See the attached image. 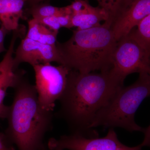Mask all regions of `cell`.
<instances>
[{"instance_id": "obj_5", "label": "cell", "mask_w": 150, "mask_h": 150, "mask_svg": "<svg viewBox=\"0 0 150 150\" xmlns=\"http://www.w3.org/2000/svg\"><path fill=\"white\" fill-rule=\"evenodd\" d=\"M35 89L40 107L53 111L55 102L59 100L67 86L70 70L63 65L55 66L51 63L35 65Z\"/></svg>"}, {"instance_id": "obj_19", "label": "cell", "mask_w": 150, "mask_h": 150, "mask_svg": "<svg viewBox=\"0 0 150 150\" xmlns=\"http://www.w3.org/2000/svg\"><path fill=\"white\" fill-rule=\"evenodd\" d=\"M0 150H15L5 134L0 133Z\"/></svg>"}, {"instance_id": "obj_1", "label": "cell", "mask_w": 150, "mask_h": 150, "mask_svg": "<svg viewBox=\"0 0 150 150\" xmlns=\"http://www.w3.org/2000/svg\"><path fill=\"white\" fill-rule=\"evenodd\" d=\"M123 82L111 69L99 73L82 74L71 70L67 86L59 99L57 117L65 121L71 134L98 137L90 126L97 113L104 107Z\"/></svg>"}, {"instance_id": "obj_17", "label": "cell", "mask_w": 150, "mask_h": 150, "mask_svg": "<svg viewBox=\"0 0 150 150\" xmlns=\"http://www.w3.org/2000/svg\"><path fill=\"white\" fill-rule=\"evenodd\" d=\"M36 20L54 31L59 32V30L62 28L59 24L58 16Z\"/></svg>"}, {"instance_id": "obj_12", "label": "cell", "mask_w": 150, "mask_h": 150, "mask_svg": "<svg viewBox=\"0 0 150 150\" xmlns=\"http://www.w3.org/2000/svg\"><path fill=\"white\" fill-rule=\"evenodd\" d=\"M108 18L107 12L104 9L98 6L94 7L90 5L80 13L71 16L73 27L78 30H86L98 26L100 22L106 21Z\"/></svg>"}, {"instance_id": "obj_18", "label": "cell", "mask_w": 150, "mask_h": 150, "mask_svg": "<svg viewBox=\"0 0 150 150\" xmlns=\"http://www.w3.org/2000/svg\"><path fill=\"white\" fill-rule=\"evenodd\" d=\"M89 5L87 0H75L71 5L68 6L72 16L85 10Z\"/></svg>"}, {"instance_id": "obj_11", "label": "cell", "mask_w": 150, "mask_h": 150, "mask_svg": "<svg viewBox=\"0 0 150 150\" xmlns=\"http://www.w3.org/2000/svg\"><path fill=\"white\" fill-rule=\"evenodd\" d=\"M27 0H0V21L10 32L18 29L19 21L25 19L23 8Z\"/></svg>"}, {"instance_id": "obj_4", "label": "cell", "mask_w": 150, "mask_h": 150, "mask_svg": "<svg viewBox=\"0 0 150 150\" xmlns=\"http://www.w3.org/2000/svg\"><path fill=\"white\" fill-rule=\"evenodd\" d=\"M150 76L140 73L138 79L128 86H122L114 93L106 105L97 113L91 128H121L130 132L139 131L144 134L147 128L135 122V115L143 100L150 96Z\"/></svg>"}, {"instance_id": "obj_14", "label": "cell", "mask_w": 150, "mask_h": 150, "mask_svg": "<svg viewBox=\"0 0 150 150\" xmlns=\"http://www.w3.org/2000/svg\"><path fill=\"white\" fill-rule=\"evenodd\" d=\"M130 32L135 41L150 54V14L144 18Z\"/></svg>"}, {"instance_id": "obj_22", "label": "cell", "mask_w": 150, "mask_h": 150, "mask_svg": "<svg viewBox=\"0 0 150 150\" xmlns=\"http://www.w3.org/2000/svg\"><path fill=\"white\" fill-rule=\"evenodd\" d=\"M49 150V149H48V147H47V146H46L45 147V148L43 149V150Z\"/></svg>"}, {"instance_id": "obj_8", "label": "cell", "mask_w": 150, "mask_h": 150, "mask_svg": "<svg viewBox=\"0 0 150 150\" xmlns=\"http://www.w3.org/2000/svg\"><path fill=\"white\" fill-rule=\"evenodd\" d=\"M25 29L23 27L13 31L12 37L8 48L0 62V119L6 118L9 106L4 103L7 91L10 88H13L21 78L25 74L24 70L16 69L14 65V47L18 38L24 37Z\"/></svg>"}, {"instance_id": "obj_13", "label": "cell", "mask_w": 150, "mask_h": 150, "mask_svg": "<svg viewBox=\"0 0 150 150\" xmlns=\"http://www.w3.org/2000/svg\"><path fill=\"white\" fill-rule=\"evenodd\" d=\"M28 24V28L25 36L42 44L56 46L59 32L50 29L35 19H29Z\"/></svg>"}, {"instance_id": "obj_20", "label": "cell", "mask_w": 150, "mask_h": 150, "mask_svg": "<svg viewBox=\"0 0 150 150\" xmlns=\"http://www.w3.org/2000/svg\"><path fill=\"white\" fill-rule=\"evenodd\" d=\"M9 33L0 21V54L7 51L5 47L4 41L6 35Z\"/></svg>"}, {"instance_id": "obj_7", "label": "cell", "mask_w": 150, "mask_h": 150, "mask_svg": "<svg viewBox=\"0 0 150 150\" xmlns=\"http://www.w3.org/2000/svg\"><path fill=\"white\" fill-rule=\"evenodd\" d=\"M150 55L129 33L117 42L111 71L123 82L127 76L133 73L150 74Z\"/></svg>"}, {"instance_id": "obj_21", "label": "cell", "mask_w": 150, "mask_h": 150, "mask_svg": "<svg viewBox=\"0 0 150 150\" xmlns=\"http://www.w3.org/2000/svg\"><path fill=\"white\" fill-rule=\"evenodd\" d=\"M46 1V0H27V2H28L32 5L37 4H40L41 2L43 1Z\"/></svg>"}, {"instance_id": "obj_2", "label": "cell", "mask_w": 150, "mask_h": 150, "mask_svg": "<svg viewBox=\"0 0 150 150\" xmlns=\"http://www.w3.org/2000/svg\"><path fill=\"white\" fill-rule=\"evenodd\" d=\"M13 101L9 106L5 134L18 150H42L45 135L52 127L53 111L44 110L39 105L35 85L25 74L15 86Z\"/></svg>"}, {"instance_id": "obj_6", "label": "cell", "mask_w": 150, "mask_h": 150, "mask_svg": "<svg viewBox=\"0 0 150 150\" xmlns=\"http://www.w3.org/2000/svg\"><path fill=\"white\" fill-rule=\"evenodd\" d=\"M144 141L135 147L127 146L118 140L113 128H109L106 136L86 137L79 134L64 135L59 139L51 138L47 146L50 150H142L150 144V131L144 134Z\"/></svg>"}, {"instance_id": "obj_3", "label": "cell", "mask_w": 150, "mask_h": 150, "mask_svg": "<svg viewBox=\"0 0 150 150\" xmlns=\"http://www.w3.org/2000/svg\"><path fill=\"white\" fill-rule=\"evenodd\" d=\"M117 41L110 23L86 30L73 31L69 40L57 41L56 46L62 65L82 74L108 71L112 67V56Z\"/></svg>"}, {"instance_id": "obj_9", "label": "cell", "mask_w": 150, "mask_h": 150, "mask_svg": "<svg viewBox=\"0 0 150 150\" xmlns=\"http://www.w3.org/2000/svg\"><path fill=\"white\" fill-rule=\"evenodd\" d=\"M56 62L62 65V59L56 46L45 45L25 36L14 54L15 68L18 69L22 63L35 65Z\"/></svg>"}, {"instance_id": "obj_16", "label": "cell", "mask_w": 150, "mask_h": 150, "mask_svg": "<svg viewBox=\"0 0 150 150\" xmlns=\"http://www.w3.org/2000/svg\"><path fill=\"white\" fill-rule=\"evenodd\" d=\"M30 14L35 19L56 16L67 15L65 7L59 8L48 4H37L30 9ZM70 16V15H69Z\"/></svg>"}, {"instance_id": "obj_10", "label": "cell", "mask_w": 150, "mask_h": 150, "mask_svg": "<svg viewBox=\"0 0 150 150\" xmlns=\"http://www.w3.org/2000/svg\"><path fill=\"white\" fill-rule=\"evenodd\" d=\"M150 14V0H134L111 24L116 41L129 34L144 18Z\"/></svg>"}, {"instance_id": "obj_15", "label": "cell", "mask_w": 150, "mask_h": 150, "mask_svg": "<svg viewBox=\"0 0 150 150\" xmlns=\"http://www.w3.org/2000/svg\"><path fill=\"white\" fill-rule=\"evenodd\" d=\"M98 6L107 12L108 18L106 21L112 23L124 12L134 0H97Z\"/></svg>"}]
</instances>
